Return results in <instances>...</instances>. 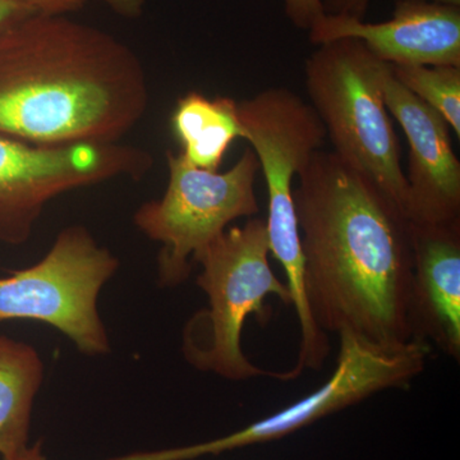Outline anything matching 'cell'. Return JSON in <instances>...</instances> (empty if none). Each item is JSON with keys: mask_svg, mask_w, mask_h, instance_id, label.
<instances>
[{"mask_svg": "<svg viewBox=\"0 0 460 460\" xmlns=\"http://www.w3.org/2000/svg\"><path fill=\"white\" fill-rule=\"evenodd\" d=\"M172 129L184 159L210 172H219L230 145L246 137L239 120L238 102L224 96L210 99L198 91L178 100Z\"/></svg>", "mask_w": 460, "mask_h": 460, "instance_id": "5bb4252c", "label": "cell"}, {"mask_svg": "<svg viewBox=\"0 0 460 460\" xmlns=\"http://www.w3.org/2000/svg\"><path fill=\"white\" fill-rule=\"evenodd\" d=\"M238 115L268 189L265 222L270 253L286 272L290 305L299 326L311 328L314 319L305 295L293 181L323 146L325 127L313 105L284 87L263 90L238 102Z\"/></svg>", "mask_w": 460, "mask_h": 460, "instance_id": "5b68a950", "label": "cell"}, {"mask_svg": "<svg viewBox=\"0 0 460 460\" xmlns=\"http://www.w3.org/2000/svg\"><path fill=\"white\" fill-rule=\"evenodd\" d=\"M33 13L39 12L25 0H0V30Z\"/></svg>", "mask_w": 460, "mask_h": 460, "instance_id": "d6986e66", "label": "cell"}, {"mask_svg": "<svg viewBox=\"0 0 460 460\" xmlns=\"http://www.w3.org/2000/svg\"><path fill=\"white\" fill-rule=\"evenodd\" d=\"M44 363L32 345L0 335V456L22 460L29 450L33 402Z\"/></svg>", "mask_w": 460, "mask_h": 460, "instance_id": "4fadbf2b", "label": "cell"}, {"mask_svg": "<svg viewBox=\"0 0 460 460\" xmlns=\"http://www.w3.org/2000/svg\"><path fill=\"white\" fill-rule=\"evenodd\" d=\"M147 107L140 58L111 33L44 13L0 30V135L41 146L113 144Z\"/></svg>", "mask_w": 460, "mask_h": 460, "instance_id": "7a4b0ae2", "label": "cell"}, {"mask_svg": "<svg viewBox=\"0 0 460 460\" xmlns=\"http://www.w3.org/2000/svg\"><path fill=\"white\" fill-rule=\"evenodd\" d=\"M269 256L265 219L251 217L244 226L226 229L196 259L208 308L199 311L183 332V354L193 367L232 381L279 380V372L262 370L242 349L248 317L255 314L261 323L270 320L269 296L290 305L289 289L272 271Z\"/></svg>", "mask_w": 460, "mask_h": 460, "instance_id": "3957f363", "label": "cell"}, {"mask_svg": "<svg viewBox=\"0 0 460 460\" xmlns=\"http://www.w3.org/2000/svg\"><path fill=\"white\" fill-rule=\"evenodd\" d=\"M411 338L460 358V220L411 223ZM431 345V344H429Z\"/></svg>", "mask_w": 460, "mask_h": 460, "instance_id": "7c38bea8", "label": "cell"}, {"mask_svg": "<svg viewBox=\"0 0 460 460\" xmlns=\"http://www.w3.org/2000/svg\"><path fill=\"white\" fill-rule=\"evenodd\" d=\"M371 0H323L326 14L365 20Z\"/></svg>", "mask_w": 460, "mask_h": 460, "instance_id": "ac0fdd59", "label": "cell"}, {"mask_svg": "<svg viewBox=\"0 0 460 460\" xmlns=\"http://www.w3.org/2000/svg\"><path fill=\"white\" fill-rule=\"evenodd\" d=\"M338 337L334 372L319 389L305 398L215 440L159 452L133 453L113 460H192L279 440L368 396L410 386L425 370L431 353V345L416 339L386 347L348 330L339 332Z\"/></svg>", "mask_w": 460, "mask_h": 460, "instance_id": "ba28073f", "label": "cell"}, {"mask_svg": "<svg viewBox=\"0 0 460 460\" xmlns=\"http://www.w3.org/2000/svg\"><path fill=\"white\" fill-rule=\"evenodd\" d=\"M169 181L162 199L145 202L133 222L147 238L162 243L157 279L162 287L181 286L190 261L239 217L259 213L255 181L260 171L252 148H246L229 171H204L181 154L168 151Z\"/></svg>", "mask_w": 460, "mask_h": 460, "instance_id": "8992f818", "label": "cell"}, {"mask_svg": "<svg viewBox=\"0 0 460 460\" xmlns=\"http://www.w3.org/2000/svg\"><path fill=\"white\" fill-rule=\"evenodd\" d=\"M153 165L147 150L122 142L41 146L0 135V241L26 243L45 206L66 192L141 180Z\"/></svg>", "mask_w": 460, "mask_h": 460, "instance_id": "9c48e42d", "label": "cell"}, {"mask_svg": "<svg viewBox=\"0 0 460 460\" xmlns=\"http://www.w3.org/2000/svg\"><path fill=\"white\" fill-rule=\"evenodd\" d=\"M317 47L305 63V87L332 151L367 175L407 215L401 142L385 104L390 66L357 39Z\"/></svg>", "mask_w": 460, "mask_h": 460, "instance_id": "277c9868", "label": "cell"}, {"mask_svg": "<svg viewBox=\"0 0 460 460\" xmlns=\"http://www.w3.org/2000/svg\"><path fill=\"white\" fill-rule=\"evenodd\" d=\"M296 183L305 295L314 323L326 334L348 330L386 347L413 341L407 215L334 151H316Z\"/></svg>", "mask_w": 460, "mask_h": 460, "instance_id": "6da1fadb", "label": "cell"}, {"mask_svg": "<svg viewBox=\"0 0 460 460\" xmlns=\"http://www.w3.org/2000/svg\"><path fill=\"white\" fill-rule=\"evenodd\" d=\"M390 66V65H389ZM393 77L460 136V66H390Z\"/></svg>", "mask_w": 460, "mask_h": 460, "instance_id": "9a60e30c", "label": "cell"}, {"mask_svg": "<svg viewBox=\"0 0 460 460\" xmlns=\"http://www.w3.org/2000/svg\"><path fill=\"white\" fill-rule=\"evenodd\" d=\"M284 4L288 20L304 31H310L326 14L323 0H284Z\"/></svg>", "mask_w": 460, "mask_h": 460, "instance_id": "e0dca14e", "label": "cell"}, {"mask_svg": "<svg viewBox=\"0 0 460 460\" xmlns=\"http://www.w3.org/2000/svg\"><path fill=\"white\" fill-rule=\"evenodd\" d=\"M385 104L402 127L410 146L407 217L411 223L460 220V163L449 124L404 89L389 72Z\"/></svg>", "mask_w": 460, "mask_h": 460, "instance_id": "30bf717a", "label": "cell"}, {"mask_svg": "<svg viewBox=\"0 0 460 460\" xmlns=\"http://www.w3.org/2000/svg\"><path fill=\"white\" fill-rule=\"evenodd\" d=\"M22 460H47L44 454H42L41 444L38 443L29 447Z\"/></svg>", "mask_w": 460, "mask_h": 460, "instance_id": "ffe728a7", "label": "cell"}, {"mask_svg": "<svg viewBox=\"0 0 460 460\" xmlns=\"http://www.w3.org/2000/svg\"><path fill=\"white\" fill-rule=\"evenodd\" d=\"M308 38L314 45L357 39L390 66H460V8L396 0L393 17L385 22L325 14Z\"/></svg>", "mask_w": 460, "mask_h": 460, "instance_id": "8fae6325", "label": "cell"}, {"mask_svg": "<svg viewBox=\"0 0 460 460\" xmlns=\"http://www.w3.org/2000/svg\"><path fill=\"white\" fill-rule=\"evenodd\" d=\"M119 261L89 229L69 226L40 261L0 278V321L32 320L59 330L86 356H104L111 341L98 308Z\"/></svg>", "mask_w": 460, "mask_h": 460, "instance_id": "52a82bcc", "label": "cell"}, {"mask_svg": "<svg viewBox=\"0 0 460 460\" xmlns=\"http://www.w3.org/2000/svg\"><path fill=\"white\" fill-rule=\"evenodd\" d=\"M416 2L435 3V4L450 5V7L460 8V0H416Z\"/></svg>", "mask_w": 460, "mask_h": 460, "instance_id": "44dd1931", "label": "cell"}, {"mask_svg": "<svg viewBox=\"0 0 460 460\" xmlns=\"http://www.w3.org/2000/svg\"><path fill=\"white\" fill-rule=\"evenodd\" d=\"M39 13L66 14L83 8L87 0H25ZM111 11L127 18H137L144 12L146 0H100Z\"/></svg>", "mask_w": 460, "mask_h": 460, "instance_id": "2e32d148", "label": "cell"}]
</instances>
